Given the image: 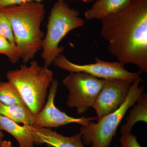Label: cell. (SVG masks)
<instances>
[{
	"label": "cell",
	"instance_id": "5b68a950",
	"mask_svg": "<svg viewBox=\"0 0 147 147\" xmlns=\"http://www.w3.org/2000/svg\"><path fill=\"white\" fill-rule=\"evenodd\" d=\"M143 81L141 77L132 83L124 102L115 111L101 117L96 123L90 121L82 125L79 132L82 134L83 144L91 147H109L117 129L130 107L137 102L144 90L139 86Z\"/></svg>",
	"mask_w": 147,
	"mask_h": 147
},
{
	"label": "cell",
	"instance_id": "8fae6325",
	"mask_svg": "<svg viewBox=\"0 0 147 147\" xmlns=\"http://www.w3.org/2000/svg\"><path fill=\"white\" fill-rule=\"evenodd\" d=\"M131 0H98L91 8L84 13L87 20H102L107 16L123 10L131 2Z\"/></svg>",
	"mask_w": 147,
	"mask_h": 147
},
{
	"label": "cell",
	"instance_id": "8992f818",
	"mask_svg": "<svg viewBox=\"0 0 147 147\" xmlns=\"http://www.w3.org/2000/svg\"><path fill=\"white\" fill-rule=\"evenodd\" d=\"M104 82L84 72L70 73L62 81L69 91L67 105L76 108L78 115L85 113L92 106Z\"/></svg>",
	"mask_w": 147,
	"mask_h": 147
},
{
	"label": "cell",
	"instance_id": "ffe728a7",
	"mask_svg": "<svg viewBox=\"0 0 147 147\" xmlns=\"http://www.w3.org/2000/svg\"><path fill=\"white\" fill-rule=\"evenodd\" d=\"M0 147H13L11 142L7 140H3L0 145Z\"/></svg>",
	"mask_w": 147,
	"mask_h": 147
},
{
	"label": "cell",
	"instance_id": "7c38bea8",
	"mask_svg": "<svg viewBox=\"0 0 147 147\" xmlns=\"http://www.w3.org/2000/svg\"><path fill=\"white\" fill-rule=\"evenodd\" d=\"M0 130L8 132L16 140L19 147H34L31 134L24 125L21 126L10 119L0 115Z\"/></svg>",
	"mask_w": 147,
	"mask_h": 147
},
{
	"label": "cell",
	"instance_id": "484cf974",
	"mask_svg": "<svg viewBox=\"0 0 147 147\" xmlns=\"http://www.w3.org/2000/svg\"><path fill=\"white\" fill-rule=\"evenodd\" d=\"M131 1H133V0H131Z\"/></svg>",
	"mask_w": 147,
	"mask_h": 147
},
{
	"label": "cell",
	"instance_id": "cb8c5ba5",
	"mask_svg": "<svg viewBox=\"0 0 147 147\" xmlns=\"http://www.w3.org/2000/svg\"><path fill=\"white\" fill-rule=\"evenodd\" d=\"M70 1V0H57V1Z\"/></svg>",
	"mask_w": 147,
	"mask_h": 147
},
{
	"label": "cell",
	"instance_id": "9a60e30c",
	"mask_svg": "<svg viewBox=\"0 0 147 147\" xmlns=\"http://www.w3.org/2000/svg\"><path fill=\"white\" fill-rule=\"evenodd\" d=\"M0 102L5 105H26L16 88L10 82L0 81Z\"/></svg>",
	"mask_w": 147,
	"mask_h": 147
},
{
	"label": "cell",
	"instance_id": "3957f363",
	"mask_svg": "<svg viewBox=\"0 0 147 147\" xmlns=\"http://www.w3.org/2000/svg\"><path fill=\"white\" fill-rule=\"evenodd\" d=\"M53 71L38 65L35 60L30 65H22L20 68L6 74L9 82L16 88L27 107L36 116L46 102L47 90L53 80Z\"/></svg>",
	"mask_w": 147,
	"mask_h": 147
},
{
	"label": "cell",
	"instance_id": "52a82bcc",
	"mask_svg": "<svg viewBox=\"0 0 147 147\" xmlns=\"http://www.w3.org/2000/svg\"><path fill=\"white\" fill-rule=\"evenodd\" d=\"M94 63L78 65L69 60L65 56L61 55L56 58L53 64L57 67L70 72H82L88 74L99 79H120L134 82L140 78L139 74L126 70L124 65L119 62L102 61L96 57Z\"/></svg>",
	"mask_w": 147,
	"mask_h": 147
},
{
	"label": "cell",
	"instance_id": "277c9868",
	"mask_svg": "<svg viewBox=\"0 0 147 147\" xmlns=\"http://www.w3.org/2000/svg\"><path fill=\"white\" fill-rule=\"evenodd\" d=\"M77 9L71 8L65 1H57L51 9L46 35L42 40L41 57L45 67H50L55 59L64 51L60 42L69 32L82 27L84 20Z\"/></svg>",
	"mask_w": 147,
	"mask_h": 147
},
{
	"label": "cell",
	"instance_id": "d6986e66",
	"mask_svg": "<svg viewBox=\"0 0 147 147\" xmlns=\"http://www.w3.org/2000/svg\"><path fill=\"white\" fill-rule=\"evenodd\" d=\"M44 0H0V8L9 6L18 5L30 1L40 2Z\"/></svg>",
	"mask_w": 147,
	"mask_h": 147
},
{
	"label": "cell",
	"instance_id": "2e32d148",
	"mask_svg": "<svg viewBox=\"0 0 147 147\" xmlns=\"http://www.w3.org/2000/svg\"><path fill=\"white\" fill-rule=\"evenodd\" d=\"M0 54L5 55L11 63H16L21 59V53L16 44H12L0 35Z\"/></svg>",
	"mask_w": 147,
	"mask_h": 147
},
{
	"label": "cell",
	"instance_id": "ba28073f",
	"mask_svg": "<svg viewBox=\"0 0 147 147\" xmlns=\"http://www.w3.org/2000/svg\"><path fill=\"white\" fill-rule=\"evenodd\" d=\"M133 82L120 79H105L92 107L98 119L112 113L122 105Z\"/></svg>",
	"mask_w": 147,
	"mask_h": 147
},
{
	"label": "cell",
	"instance_id": "9c48e42d",
	"mask_svg": "<svg viewBox=\"0 0 147 147\" xmlns=\"http://www.w3.org/2000/svg\"><path fill=\"white\" fill-rule=\"evenodd\" d=\"M58 85L57 80L53 79L50 86L47 101L42 110L36 116L35 121L32 126L50 128L70 123H78L82 125L86 124L90 121L97 120V117L80 118L72 117L59 110L55 104Z\"/></svg>",
	"mask_w": 147,
	"mask_h": 147
},
{
	"label": "cell",
	"instance_id": "7a4b0ae2",
	"mask_svg": "<svg viewBox=\"0 0 147 147\" xmlns=\"http://www.w3.org/2000/svg\"><path fill=\"white\" fill-rule=\"evenodd\" d=\"M10 22L15 44L24 64L33 60L41 50L44 32L41 25L45 18L44 5L30 1L0 8Z\"/></svg>",
	"mask_w": 147,
	"mask_h": 147
},
{
	"label": "cell",
	"instance_id": "7402d4cb",
	"mask_svg": "<svg viewBox=\"0 0 147 147\" xmlns=\"http://www.w3.org/2000/svg\"><path fill=\"white\" fill-rule=\"evenodd\" d=\"M98 0H87V3L93 1H96Z\"/></svg>",
	"mask_w": 147,
	"mask_h": 147
},
{
	"label": "cell",
	"instance_id": "e0dca14e",
	"mask_svg": "<svg viewBox=\"0 0 147 147\" xmlns=\"http://www.w3.org/2000/svg\"><path fill=\"white\" fill-rule=\"evenodd\" d=\"M0 35L9 42L15 44L13 31L10 22L0 8Z\"/></svg>",
	"mask_w": 147,
	"mask_h": 147
},
{
	"label": "cell",
	"instance_id": "44dd1931",
	"mask_svg": "<svg viewBox=\"0 0 147 147\" xmlns=\"http://www.w3.org/2000/svg\"><path fill=\"white\" fill-rule=\"evenodd\" d=\"M4 136V135L3 131L0 130V145H1V143L3 141V138Z\"/></svg>",
	"mask_w": 147,
	"mask_h": 147
},
{
	"label": "cell",
	"instance_id": "5bb4252c",
	"mask_svg": "<svg viewBox=\"0 0 147 147\" xmlns=\"http://www.w3.org/2000/svg\"><path fill=\"white\" fill-rule=\"evenodd\" d=\"M0 115L8 118L17 123L33 126L36 116L26 105L14 104L5 105L0 102Z\"/></svg>",
	"mask_w": 147,
	"mask_h": 147
},
{
	"label": "cell",
	"instance_id": "30bf717a",
	"mask_svg": "<svg viewBox=\"0 0 147 147\" xmlns=\"http://www.w3.org/2000/svg\"><path fill=\"white\" fill-rule=\"evenodd\" d=\"M24 125L31 134L35 144H46L52 147H85L80 132L72 137H67L53 131L50 128Z\"/></svg>",
	"mask_w": 147,
	"mask_h": 147
},
{
	"label": "cell",
	"instance_id": "d4e9b609",
	"mask_svg": "<svg viewBox=\"0 0 147 147\" xmlns=\"http://www.w3.org/2000/svg\"><path fill=\"white\" fill-rule=\"evenodd\" d=\"M48 146V147H52L50 146Z\"/></svg>",
	"mask_w": 147,
	"mask_h": 147
},
{
	"label": "cell",
	"instance_id": "ac0fdd59",
	"mask_svg": "<svg viewBox=\"0 0 147 147\" xmlns=\"http://www.w3.org/2000/svg\"><path fill=\"white\" fill-rule=\"evenodd\" d=\"M120 147H142L137 141V137L131 133L122 134L119 140Z\"/></svg>",
	"mask_w": 147,
	"mask_h": 147
},
{
	"label": "cell",
	"instance_id": "4fadbf2b",
	"mask_svg": "<svg viewBox=\"0 0 147 147\" xmlns=\"http://www.w3.org/2000/svg\"><path fill=\"white\" fill-rule=\"evenodd\" d=\"M129 111L126 122L121 127L122 134L131 133L132 127L139 121L147 122V94L143 93Z\"/></svg>",
	"mask_w": 147,
	"mask_h": 147
},
{
	"label": "cell",
	"instance_id": "603a6c76",
	"mask_svg": "<svg viewBox=\"0 0 147 147\" xmlns=\"http://www.w3.org/2000/svg\"><path fill=\"white\" fill-rule=\"evenodd\" d=\"M85 3H87V0H82Z\"/></svg>",
	"mask_w": 147,
	"mask_h": 147
},
{
	"label": "cell",
	"instance_id": "6da1fadb",
	"mask_svg": "<svg viewBox=\"0 0 147 147\" xmlns=\"http://www.w3.org/2000/svg\"><path fill=\"white\" fill-rule=\"evenodd\" d=\"M100 34L119 62L133 64L147 73V0H133L103 18Z\"/></svg>",
	"mask_w": 147,
	"mask_h": 147
}]
</instances>
